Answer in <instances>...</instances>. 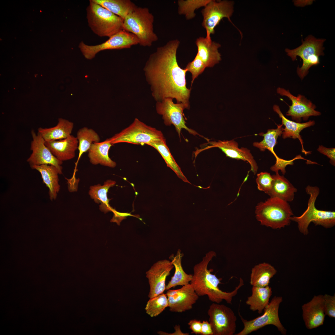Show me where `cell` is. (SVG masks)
<instances>
[{"label": "cell", "mask_w": 335, "mask_h": 335, "mask_svg": "<svg viewBox=\"0 0 335 335\" xmlns=\"http://www.w3.org/2000/svg\"><path fill=\"white\" fill-rule=\"evenodd\" d=\"M278 93L282 96H287L291 101L292 104L289 106V109L286 115L290 116L292 119L300 123L302 119L306 121L310 116H317L321 113L315 110V105L304 96L299 94L297 96L293 95L288 90L280 87L277 89Z\"/></svg>", "instance_id": "15"}, {"label": "cell", "mask_w": 335, "mask_h": 335, "mask_svg": "<svg viewBox=\"0 0 335 335\" xmlns=\"http://www.w3.org/2000/svg\"><path fill=\"white\" fill-rule=\"evenodd\" d=\"M74 125L71 122L59 118L56 126L49 128H39L38 133L45 141L63 139L71 135Z\"/></svg>", "instance_id": "26"}, {"label": "cell", "mask_w": 335, "mask_h": 335, "mask_svg": "<svg viewBox=\"0 0 335 335\" xmlns=\"http://www.w3.org/2000/svg\"><path fill=\"white\" fill-rule=\"evenodd\" d=\"M154 21L148 8L137 7L123 19V29L135 35L140 45L150 47L158 39L154 32Z\"/></svg>", "instance_id": "4"}, {"label": "cell", "mask_w": 335, "mask_h": 335, "mask_svg": "<svg viewBox=\"0 0 335 335\" xmlns=\"http://www.w3.org/2000/svg\"><path fill=\"white\" fill-rule=\"evenodd\" d=\"M171 312L182 313L191 309L199 298L190 284L176 290H168L166 294Z\"/></svg>", "instance_id": "18"}, {"label": "cell", "mask_w": 335, "mask_h": 335, "mask_svg": "<svg viewBox=\"0 0 335 335\" xmlns=\"http://www.w3.org/2000/svg\"><path fill=\"white\" fill-rule=\"evenodd\" d=\"M78 141L79 154L77 163L83 154L88 151L94 143L100 142V138L98 133L92 128L84 127L78 131L77 137Z\"/></svg>", "instance_id": "33"}, {"label": "cell", "mask_w": 335, "mask_h": 335, "mask_svg": "<svg viewBox=\"0 0 335 335\" xmlns=\"http://www.w3.org/2000/svg\"><path fill=\"white\" fill-rule=\"evenodd\" d=\"M303 319L306 328L312 329L323 324L326 315L323 295H315L302 306Z\"/></svg>", "instance_id": "19"}, {"label": "cell", "mask_w": 335, "mask_h": 335, "mask_svg": "<svg viewBox=\"0 0 335 335\" xmlns=\"http://www.w3.org/2000/svg\"><path fill=\"white\" fill-rule=\"evenodd\" d=\"M116 183L115 181L108 180L102 185L98 184L91 186L90 187L89 195L95 203H100L99 209L105 213L110 211L114 212L115 211L109 204L110 199L107 198V193L109 189L113 186Z\"/></svg>", "instance_id": "27"}, {"label": "cell", "mask_w": 335, "mask_h": 335, "mask_svg": "<svg viewBox=\"0 0 335 335\" xmlns=\"http://www.w3.org/2000/svg\"><path fill=\"white\" fill-rule=\"evenodd\" d=\"M168 305L167 296L166 294L163 293L150 298L147 302L145 310L146 313L150 317H156L168 307Z\"/></svg>", "instance_id": "36"}, {"label": "cell", "mask_w": 335, "mask_h": 335, "mask_svg": "<svg viewBox=\"0 0 335 335\" xmlns=\"http://www.w3.org/2000/svg\"><path fill=\"white\" fill-rule=\"evenodd\" d=\"M305 190L310 195L307 208L300 216L292 217L291 221L297 223L299 231L304 235L309 234L308 227L311 222L316 226H321L326 228L333 227L335 225V212L319 210L315 207V201L320 192L319 188L309 185Z\"/></svg>", "instance_id": "5"}, {"label": "cell", "mask_w": 335, "mask_h": 335, "mask_svg": "<svg viewBox=\"0 0 335 335\" xmlns=\"http://www.w3.org/2000/svg\"><path fill=\"white\" fill-rule=\"evenodd\" d=\"M183 256L181 250L178 249L175 255L172 254L169 257L175 267V271L173 276L166 286L167 290L177 286H183L188 284L192 279L193 275L186 273L182 268L181 261Z\"/></svg>", "instance_id": "30"}, {"label": "cell", "mask_w": 335, "mask_h": 335, "mask_svg": "<svg viewBox=\"0 0 335 335\" xmlns=\"http://www.w3.org/2000/svg\"><path fill=\"white\" fill-rule=\"evenodd\" d=\"M156 109L158 114L162 116L164 123L167 126L173 125L179 137L181 130L184 129L194 135H199L194 130L188 127L185 125L183 110L185 109L182 103H174L173 99L167 98L160 102H157Z\"/></svg>", "instance_id": "13"}, {"label": "cell", "mask_w": 335, "mask_h": 335, "mask_svg": "<svg viewBox=\"0 0 335 335\" xmlns=\"http://www.w3.org/2000/svg\"><path fill=\"white\" fill-rule=\"evenodd\" d=\"M216 255L214 251H210L206 254L201 261L194 266L193 274L190 284L199 297L206 295L210 301L214 303H220L224 300L227 303L231 304L233 297L244 285V281L240 278L238 285L231 292L221 290L218 285L222 284L221 282L222 279L217 278L215 275L212 274L213 269H208L209 262Z\"/></svg>", "instance_id": "2"}, {"label": "cell", "mask_w": 335, "mask_h": 335, "mask_svg": "<svg viewBox=\"0 0 335 335\" xmlns=\"http://www.w3.org/2000/svg\"><path fill=\"white\" fill-rule=\"evenodd\" d=\"M208 141L209 145L204 148L197 150L194 152L195 157L202 151L211 148L217 147L221 150L227 157L247 161L251 166V171L254 174L257 173L258 169L257 165L250 150L247 148L244 147L239 148L238 143L234 140H219L217 141H209L208 140Z\"/></svg>", "instance_id": "16"}, {"label": "cell", "mask_w": 335, "mask_h": 335, "mask_svg": "<svg viewBox=\"0 0 335 335\" xmlns=\"http://www.w3.org/2000/svg\"><path fill=\"white\" fill-rule=\"evenodd\" d=\"M86 11L89 26L99 36L109 38L123 29L122 18L92 0Z\"/></svg>", "instance_id": "6"}, {"label": "cell", "mask_w": 335, "mask_h": 335, "mask_svg": "<svg viewBox=\"0 0 335 335\" xmlns=\"http://www.w3.org/2000/svg\"><path fill=\"white\" fill-rule=\"evenodd\" d=\"M211 0H180L178 1V13L185 15L186 19L190 20L195 16V10L205 7Z\"/></svg>", "instance_id": "35"}, {"label": "cell", "mask_w": 335, "mask_h": 335, "mask_svg": "<svg viewBox=\"0 0 335 335\" xmlns=\"http://www.w3.org/2000/svg\"><path fill=\"white\" fill-rule=\"evenodd\" d=\"M109 138L102 142L94 143L88 151V156L90 162L93 165L100 164L114 168L116 163L109 157V152L113 145Z\"/></svg>", "instance_id": "22"}, {"label": "cell", "mask_w": 335, "mask_h": 335, "mask_svg": "<svg viewBox=\"0 0 335 335\" xmlns=\"http://www.w3.org/2000/svg\"><path fill=\"white\" fill-rule=\"evenodd\" d=\"M273 180L272 176L267 172L258 174L256 179L258 189L268 194L271 190Z\"/></svg>", "instance_id": "37"}, {"label": "cell", "mask_w": 335, "mask_h": 335, "mask_svg": "<svg viewBox=\"0 0 335 335\" xmlns=\"http://www.w3.org/2000/svg\"><path fill=\"white\" fill-rule=\"evenodd\" d=\"M303 158L301 156H297L293 159L287 160L278 157L276 159L275 164L270 168L271 170L275 172H278L279 170H281L282 174H285L286 171L285 170L286 167L288 165H293L294 164L293 161L297 159Z\"/></svg>", "instance_id": "40"}, {"label": "cell", "mask_w": 335, "mask_h": 335, "mask_svg": "<svg viewBox=\"0 0 335 335\" xmlns=\"http://www.w3.org/2000/svg\"><path fill=\"white\" fill-rule=\"evenodd\" d=\"M123 20L137 6L130 0H92Z\"/></svg>", "instance_id": "31"}, {"label": "cell", "mask_w": 335, "mask_h": 335, "mask_svg": "<svg viewBox=\"0 0 335 335\" xmlns=\"http://www.w3.org/2000/svg\"><path fill=\"white\" fill-rule=\"evenodd\" d=\"M324 306L325 314L330 318L335 317V294L323 295Z\"/></svg>", "instance_id": "39"}, {"label": "cell", "mask_w": 335, "mask_h": 335, "mask_svg": "<svg viewBox=\"0 0 335 335\" xmlns=\"http://www.w3.org/2000/svg\"><path fill=\"white\" fill-rule=\"evenodd\" d=\"M32 140L30 145L32 153L27 160L30 165H40L43 164L54 166L57 169L59 174H62L63 162L57 159L52 153L45 144V141L38 133L34 130L31 131Z\"/></svg>", "instance_id": "14"}, {"label": "cell", "mask_w": 335, "mask_h": 335, "mask_svg": "<svg viewBox=\"0 0 335 335\" xmlns=\"http://www.w3.org/2000/svg\"><path fill=\"white\" fill-rule=\"evenodd\" d=\"M324 39H318L310 35L302 40V45L296 48L289 49L286 48L285 51L287 55L290 56L293 61L296 60L297 56H299L303 60L301 67H298L297 72L298 76L303 79L308 74L309 69L312 66L319 63V57L324 55L323 47Z\"/></svg>", "instance_id": "7"}, {"label": "cell", "mask_w": 335, "mask_h": 335, "mask_svg": "<svg viewBox=\"0 0 335 335\" xmlns=\"http://www.w3.org/2000/svg\"><path fill=\"white\" fill-rule=\"evenodd\" d=\"M277 272L275 267L268 263L259 264L252 269L250 283L252 286L262 287L269 286L270 279Z\"/></svg>", "instance_id": "29"}, {"label": "cell", "mask_w": 335, "mask_h": 335, "mask_svg": "<svg viewBox=\"0 0 335 335\" xmlns=\"http://www.w3.org/2000/svg\"><path fill=\"white\" fill-rule=\"evenodd\" d=\"M234 2L227 0H211L201 11L203 16L202 26L205 29L208 39L215 33V29L224 18L231 22L230 17L234 11Z\"/></svg>", "instance_id": "12"}, {"label": "cell", "mask_w": 335, "mask_h": 335, "mask_svg": "<svg viewBox=\"0 0 335 335\" xmlns=\"http://www.w3.org/2000/svg\"><path fill=\"white\" fill-rule=\"evenodd\" d=\"M282 301V297L275 296L264 309L263 315L249 320L243 319L239 314L244 327L241 331L234 335H247L268 325H274L282 334L286 335L287 330L281 323L279 316V308Z\"/></svg>", "instance_id": "9"}, {"label": "cell", "mask_w": 335, "mask_h": 335, "mask_svg": "<svg viewBox=\"0 0 335 335\" xmlns=\"http://www.w3.org/2000/svg\"><path fill=\"white\" fill-rule=\"evenodd\" d=\"M201 335H213L212 326L207 321L203 320L202 322Z\"/></svg>", "instance_id": "43"}, {"label": "cell", "mask_w": 335, "mask_h": 335, "mask_svg": "<svg viewBox=\"0 0 335 335\" xmlns=\"http://www.w3.org/2000/svg\"><path fill=\"white\" fill-rule=\"evenodd\" d=\"M162 132L148 126L136 118L128 127L109 138L114 145L127 143L136 145H148L150 143L164 139Z\"/></svg>", "instance_id": "8"}, {"label": "cell", "mask_w": 335, "mask_h": 335, "mask_svg": "<svg viewBox=\"0 0 335 335\" xmlns=\"http://www.w3.org/2000/svg\"><path fill=\"white\" fill-rule=\"evenodd\" d=\"M148 145L156 149L165 161L168 167L176 173L178 177L183 181L191 184L182 172L176 163L167 146L165 139L150 143Z\"/></svg>", "instance_id": "32"}, {"label": "cell", "mask_w": 335, "mask_h": 335, "mask_svg": "<svg viewBox=\"0 0 335 335\" xmlns=\"http://www.w3.org/2000/svg\"><path fill=\"white\" fill-rule=\"evenodd\" d=\"M282 125V124L277 125L276 129H268L266 133H260L259 135L264 137L263 140L260 142H254L253 144V146L259 148L261 151L268 150L274 154L276 159L278 157L275 152L274 148L277 144L278 137L281 136L283 131Z\"/></svg>", "instance_id": "34"}, {"label": "cell", "mask_w": 335, "mask_h": 335, "mask_svg": "<svg viewBox=\"0 0 335 335\" xmlns=\"http://www.w3.org/2000/svg\"><path fill=\"white\" fill-rule=\"evenodd\" d=\"M252 292L251 295L248 297L246 303L249 306L250 310L257 311L261 314L270 302L272 294V288L269 286L262 287L252 286Z\"/></svg>", "instance_id": "28"}, {"label": "cell", "mask_w": 335, "mask_h": 335, "mask_svg": "<svg viewBox=\"0 0 335 335\" xmlns=\"http://www.w3.org/2000/svg\"><path fill=\"white\" fill-rule=\"evenodd\" d=\"M139 40L135 35L123 29L109 37L103 43L96 45H89L81 41L79 44L78 47L86 59L91 60L101 51L130 48L133 45L139 44Z\"/></svg>", "instance_id": "10"}, {"label": "cell", "mask_w": 335, "mask_h": 335, "mask_svg": "<svg viewBox=\"0 0 335 335\" xmlns=\"http://www.w3.org/2000/svg\"><path fill=\"white\" fill-rule=\"evenodd\" d=\"M195 43L198 49L196 55L206 67H212L221 61V55L218 51L221 47L219 43L203 37L197 38Z\"/></svg>", "instance_id": "21"}, {"label": "cell", "mask_w": 335, "mask_h": 335, "mask_svg": "<svg viewBox=\"0 0 335 335\" xmlns=\"http://www.w3.org/2000/svg\"><path fill=\"white\" fill-rule=\"evenodd\" d=\"M30 167L40 173L43 182L49 189L50 199L51 201L56 199L60 188L59 183V173L56 168L52 165L47 164L34 165Z\"/></svg>", "instance_id": "24"}, {"label": "cell", "mask_w": 335, "mask_h": 335, "mask_svg": "<svg viewBox=\"0 0 335 335\" xmlns=\"http://www.w3.org/2000/svg\"><path fill=\"white\" fill-rule=\"evenodd\" d=\"M171 261L164 259L154 263L146 273L150 286V298L163 293L166 289L165 281L174 267Z\"/></svg>", "instance_id": "17"}, {"label": "cell", "mask_w": 335, "mask_h": 335, "mask_svg": "<svg viewBox=\"0 0 335 335\" xmlns=\"http://www.w3.org/2000/svg\"><path fill=\"white\" fill-rule=\"evenodd\" d=\"M206 68L203 62L197 55L193 60L187 64L185 69L192 74L191 85L194 79L203 72Z\"/></svg>", "instance_id": "38"}, {"label": "cell", "mask_w": 335, "mask_h": 335, "mask_svg": "<svg viewBox=\"0 0 335 335\" xmlns=\"http://www.w3.org/2000/svg\"><path fill=\"white\" fill-rule=\"evenodd\" d=\"M272 176L273 180L270 190L268 194L270 197H277L285 201L291 202L294 199L297 189L278 172Z\"/></svg>", "instance_id": "23"}, {"label": "cell", "mask_w": 335, "mask_h": 335, "mask_svg": "<svg viewBox=\"0 0 335 335\" xmlns=\"http://www.w3.org/2000/svg\"><path fill=\"white\" fill-rule=\"evenodd\" d=\"M320 153L327 156L330 159V163L334 166L335 165V149L328 148L322 145H319L317 149Z\"/></svg>", "instance_id": "41"}, {"label": "cell", "mask_w": 335, "mask_h": 335, "mask_svg": "<svg viewBox=\"0 0 335 335\" xmlns=\"http://www.w3.org/2000/svg\"><path fill=\"white\" fill-rule=\"evenodd\" d=\"M209 322L213 335H234L236 330L237 317L230 308L214 303L208 311Z\"/></svg>", "instance_id": "11"}, {"label": "cell", "mask_w": 335, "mask_h": 335, "mask_svg": "<svg viewBox=\"0 0 335 335\" xmlns=\"http://www.w3.org/2000/svg\"><path fill=\"white\" fill-rule=\"evenodd\" d=\"M192 333L196 334H201L202 322L196 319L190 320L188 323Z\"/></svg>", "instance_id": "42"}, {"label": "cell", "mask_w": 335, "mask_h": 335, "mask_svg": "<svg viewBox=\"0 0 335 335\" xmlns=\"http://www.w3.org/2000/svg\"><path fill=\"white\" fill-rule=\"evenodd\" d=\"M273 109L281 118L282 124L285 126L282 134L283 138L284 139L287 138L298 139L302 145V151L306 155L307 153L303 148V141L300 133L304 128L314 125L315 124V121L310 120L302 123L295 122L287 118L283 114L278 105H274Z\"/></svg>", "instance_id": "25"}, {"label": "cell", "mask_w": 335, "mask_h": 335, "mask_svg": "<svg viewBox=\"0 0 335 335\" xmlns=\"http://www.w3.org/2000/svg\"><path fill=\"white\" fill-rule=\"evenodd\" d=\"M255 213L261 225L273 229L289 225L293 215L288 203L277 197L260 202L256 207Z\"/></svg>", "instance_id": "3"}, {"label": "cell", "mask_w": 335, "mask_h": 335, "mask_svg": "<svg viewBox=\"0 0 335 335\" xmlns=\"http://www.w3.org/2000/svg\"><path fill=\"white\" fill-rule=\"evenodd\" d=\"M45 144L57 159L63 162L75 157L78 142L76 137L71 135L65 139L45 141Z\"/></svg>", "instance_id": "20"}, {"label": "cell", "mask_w": 335, "mask_h": 335, "mask_svg": "<svg viewBox=\"0 0 335 335\" xmlns=\"http://www.w3.org/2000/svg\"><path fill=\"white\" fill-rule=\"evenodd\" d=\"M180 44L177 39L168 41L151 54L143 68L145 78L151 94L157 102L167 98L175 99L185 109L190 107L191 89L186 87L187 72L179 65L176 52Z\"/></svg>", "instance_id": "1"}]
</instances>
